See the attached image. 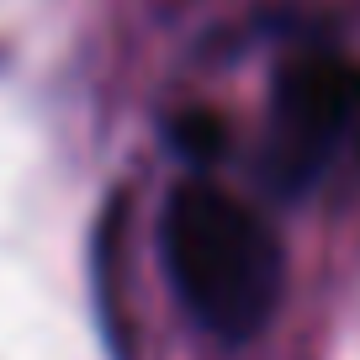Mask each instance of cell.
Masks as SVG:
<instances>
[{
  "mask_svg": "<svg viewBox=\"0 0 360 360\" xmlns=\"http://www.w3.org/2000/svg\"><path fill=\"white\" fill-rule=\"evenodd\" d=\"M159 255L169 286L207 334L244 345L265 334L281 307L286 255L270 223L223 186L186 180L159 217Z\"/></svg>",
  "mask_w": 360,
  "mask_h": 360,
  "instance_id": "obj_1",
  "label": "cell"
},
{
  "mask_svg": "<svg viewBox=\"0 0 360 360\" xmlns=\"http://www.w3.org/2000/svg\"><path fill=\"white\" fill-rule=\"evenodd\" d=\"M360 154V64L339 53H297L276 69L259 175L276 196L297 202L345 159Z\"/></svg>",
  "mask_w": 360,
  "mask_h": 360,
  "instance_id": "obj_2",
  "label": "cell"
},
{
  "mask_svg": "<svg viewBox=\"0 0 360 360\" xmlns=\"http://www.w3.org/2000/svg\"><path fill=\"white\" fill-rule=\"evenodd\" d=\"M169 143L191 159V165H217L223 148H228V122L217 112H207V106H191V112H180L175 122H169Z\"/></svg>",
  "mask_w": 360,
  "mask_h": 360,
  "instance_id": "obj_3",
  "label": "cell"
}]
</instances>
